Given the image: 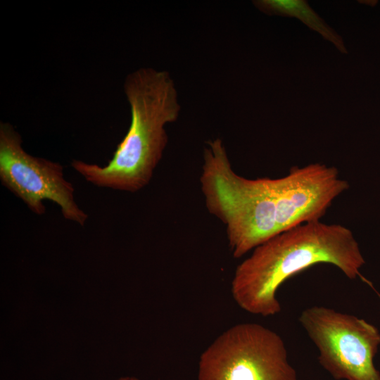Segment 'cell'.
Segmentation results:
<instances>
[{"label": "cell", "instance_id": "6da1fadb", "mask_svg": "<svg viewBox=\"0 0 380 380\" xmlns=\"http://www.w3.org/2000/svg\"><path fill=\"white\" fill-rule=\"evenodd\" d=\"M338 267L348 278L360 277L365 260L352 231L340 224L308 222L284 232L253 250L236 267L231 291L236 304L255 315L281 311L277 292L295 274L317 264Z\"/></svg>", "mask_w": 380, "mask_h": 380}, {"label": "cell", "instance_id": "7a4b0ae2", "mask_svg": "<svg viewBox=\"0 0 380 380\" xmlns=\"http://www.w3.org/2000/svg\"><path fill=\"white\" fill-rule=\"evenodd\" d=\"M124 90L130 106L128 131L105 166L75 160L72 168L89 183L136 192L151 181L167 144L165 126L180 112L178 94L169 72L142 68L128 75Z\"/></svg>", "mask_w": 380, "mask_h": 380}, {"label": "cell", "instance_id": "3957f363", "mask_svg": "<svg viewBox=\"0 0 380 380\" xmlns=\"http://www.w3.org/2000/svg\"><path fill=\"white\" fill-rule=\"evenodd\" d=\"M200 182L205 207L225 225L235 258L278 234L262 179L236 174L220 138L209 140L204 148Z\"/></svg>", "mask_w": 380, "mask_h": 380}, {"label": "cell", "instance_id": "277c9868", "mask_svg": "<svg viewBox=\"0 0 380 380\" xmlns=\"http://www.w3.org/2000/svg\"><path fill=\"white\" fill-rule=\"evenodd\" d=\"M198 380H297L282 338L256 323L221 334L202 353Z\"/></svg>", "mask_w": 380, "mask_h": 380}, {"label": "cell", "instance_id": "5b68a950", "mask_svg": "<svg viewBox=\"0 0 380 380\" xmlns=\"http://www.w3.org/2000/svg\"><path fill=\"white\" fill-rule=\"evenodd\" d=\"M298 319L319 351V362L335 379L380 380L374 364L380 346L375 326L317 305L305 309Z\"/></svg>", "mask_w": 380, "mask_h": 380}, {"label": "cell", "instance_id": "8992f818", "mask_svg": "<svg viewBox=\"0 0 380 380\" xmlns=\"http://www.w3.org/2000/svg\"><path fill=\"white\" fill-rule=\"evenodd\" d=\"M0 179L37 215L45 213V200L58 205L63 217L84 225L88 215L74 198V187L57 162L27 153L22 138L8 122L0 123Z\"/></svg>", "mask_w": 380, "mask_h": 380}, {"label": "cell", "instance_id": "52a82bcc", "mask_svg": "<svg viewBox=\"0 0 380 380\" xmlns=\"http://www.w3.org/2000/svg\"><path fill=\"white\" fill-rule=\"evenodd\" d=\"M255 6L269 15H278L298 18L311 30L318 32L331 42L341 53L348 51L342 37L329 27L324 20L305 1L261 0L254 1Z\"/></svg>", "mask_w": 380, "mask_h": 380}, {"label": "cell", "instance_id": "ba28073f", "mask_svg": "<svg viewBox=\"0 0 380 380\" xmlns=\"http://www.w3.org/2000/svg\"><path fill=\"white\" fill-rule=\"evenodd\" d=\"M119 380H139V379L135 377H124V378L120 379Z\"/></svg>", "mask_w": 380, "mask_h": 380}, {"label": "cell", "instance_id": "9c48e42d", "mask_svg": "<svg viewBox=\"0 0 380 380\" xmlns=\"http://www.w3.org/2000/svg\"><path fill=\"white\" fill-rule=\"evenodd\" d=\"M378 295H379V297H380V294H379V293H378Z\"/></svg>", "mask_w": 380, "mask_h": 380}]
</instances>
